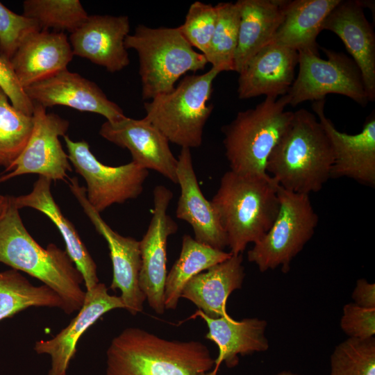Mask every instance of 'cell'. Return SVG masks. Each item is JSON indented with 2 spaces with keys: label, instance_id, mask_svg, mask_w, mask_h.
I'll list each match as a JSON object with an SVG mask.
<instances>
[{
  "label": "cell",
  "instance_id": "1",
  "mask_svg": "<svg viewBox=\"0 0 375 375\" xmlns=\"http://www.w3.org/2000/svg\"><path fill=\"white\" fill-rule=\"evenodd\" d=\"M0 262L26 273L56 292L67 315L81 308L85 296L81 274L65 250L53 243L44 248L33 238L11 196L0 217Z\"/></svg>",
  "mask_w": 375,
  "mask_h": 375
},
{
  "label": "cell",
  "instance_id": "2",
  "mask_svg": "<svg viewBox=\"0 0 375 375\" xmlns=\"http://www.w3.org/2000/svg\"><path fill=\"white\" fill-rule=\"evenodd\" d=\"M333 162L328 134L317 116L302 108L293 112L265 171L283 189L309 195L321 190L331 178Z\"/></svg>",
  "mask_w": 375,
  "mask_h": 375
},
{
  "label": "cell",
  "instance_id": "3",
  "mask_svg": "<svg viewBox=\"0 0 375 375\" xmlns=\"http://www.w3.org/2000/svg\"><path fill=\"white\" fill-rule=\"evenodd\" d=\"M278 184L269 176L225 172L211 202L230 253L241 254L267 233L279 210Z\"/></svg>",
  "mask_w": 375,
  "mask_h": 375
},
{
  "label": "cell",
  "instance_id": "4",
  "mask_svg": "<svg viewBox=\"0 0 375 375\" xmlns=\"http://www.w3.org/2000/svg\"><path fill=\"white\" fill-rule=\"evenodd\" d=\"M215 360L198 341L168 340L137 327L115 337L106 351V375H199Z\"/></svg>",
  "mask_w": 375,
  "mask_h": 375
},
{
  "label": "cell",
  "instance_id": "5",
  "mask_svg": "<svg viewBox=\"0 0 375 375\" xmlns=\"http://www.w3.org/2000/svg\"><path fill=\"white\" fill-rule=\"evenodd\" d=\"M289 103L288 94L265 97L256 107L239 112L222 127L230 170L269 175L265 171L267 160L293 116L294 112L285 110Z\"/></svg>",
  "mask_w": 375,
  "mask_h": 375
},
{
  "label": "cell",
  "instance_id": "6",
  "mask_svg": "<svg viewBox=\"0 0 375 375\" xmlns=\"http://www.w3.org/2000/svg\"><path fill=\"white\" fill-rule=\"evenodd\" d=\"M124 44L126 49H133L138 53L144 100L171 92L182 76L203 69L208 63L205 56L194 49L178 27L139 24L126 38Z\"/></svg>",
  "mask_w": 375,
  "mask_h": 375
},
{
  "label": "cell",
  "instance_id": "7",
  "mask_svg": "<svg viewBox=\"0 0 375 375\" xmlns=\"http://www.w3.org/2000/svg\"><path fill=\"white\" fill-rule=\"evenodd\" d=\"M220 72L212 67L202 74L185 76L173 90L144 103V118L169 142L190 149L200 147L204 126L213 108L207 102L213 81Z\"/></svg>",
  "mask_w": 375,
  "mask_h": 375
},
{
  "label": "cell",
  "instance_id": "8",
  "mask_svg": "<svg viewBox=\"0 0 375 375\" xmlns=\"http://www.w3.org/2000/svg\"><path fill=\"white\" fill-rule=\"evenodd\" d=\"M279 210L265 235L247 253V259L260 272L281 267L288 272L294 258L312 238L318 224L308 194L294 193L278 187Z\"/></svg>",
  "mask_w": 375,
  "mask_h": 375
},
{
  "label": "cell",
  "instance_id": "9",
  "mask_svg": "<svg viewBox=\"0 0 375 375\" xmlns=\"http://www.w3.org/2000/svg\"><path fill=\"white\" fill-rule=\"evenodd\" d=\"M322 50L327 59L309 51L299 52V72L287 94L289 105L324 100L328 94H338L366 106L369 101L361 73L353 59L342 53Z\"/></svg>",
  "mask_w": 375,
  "mask_h": 375
},
{
  "label": "cell",
  "instance_id": "10",
  "mask_svg": "<svg viewBox=\"0 0 375 375\" xmlns=\"http://www.w3.org/2000/svg\"><path fill=\"white\" fill-rule=\"evenodd\" d=\"M63 138L69 160L85 181L87 199L98 212L142 194L149 170L133 161L116 167L106 165L94 156L86 141Z\"/></svg>",
  "mask_w": 375,
  "mask_h": 375
},
{
  "label": "cell",
  "instance_id": "11",
  "mask_svg": "<svg viewBox=\"0 0 375 375\" xmlns=\"http://www.w3.org/2000/svg\"><path fill=\"white\" fill-rule=\"evenodd\" d=\"M33 127L30 138L19 158L9 172L0 176V183L27 174H37L51 181L69 179L72 168L60 137L66 135L68 120L47 108L34 104Z\"/></svg>",
  "mask_w": 375,
  "mask_h": 375
},
{
  "label": "cell",
  "instance_id": "12",
  "mask_svg": "<svg viewBox=\"0 0 375 375\" xmlns=\"http://www.w3.org/2000/svg\"><path fill=\"white\" fill-rule=\"evenodd\" d=\"M68 185L97 231L107 242L112 265V280L110 288L119 290L126 309L132 315L143 310L146 296L139 284L142 260L140 241L125 237L114 231L88 202L85 188L76 177L68 179Z\"/></svg>",
  "mask_w": 375,
  "mask_h": 375
},
{
  "label": "cell",
  "instance_id": "13",
  "mask_svg": "<svg viewBox=\"0 0 375 375\" xmlns=\"http://www.w3.org/2000/svg\"><path fill=\"white\" fill-rule=\"evenodd\" d=\"M172 192L162 185L153 191V208L148 228L140 241L141 269L139 284L149 306L158 314L165 310L164 291L167 272V244L178 231L176 222L168 215Z\"/></svg>",
  "mask_w": 375,
  "mask_h": 375
},
{
  "label": "cell",
  "instance_id": "14",
  "mask_svg": "<svg viewBox=\"0 0 375 375\" xmlns=\"http://www.w3.org/2000/svg\"><path fill=\"white\" fill-rule=\"evenodd\" d=\"M100 135L106 140L127 149L132 161L139 166L160 174L177 183L178 159L169 147L167 138L144 117L123 119L102 124Z\"/></svg>",
  "mask_w": 375,
  "mask_h": 375
},
{
  "label": "cell",
  "instance_id": "15",
  "mask_svg": "<svg viewBox=\"0 0 375 375\" xmlns=\"http://www.w3.org/2000/svg\"><path fill=\"white\" fill-rule=\"evenodd\" d=\"M33 103L45 108L64 106L99 114L114 122L126 117L122 109L110 101L93 81L67 69L25 88Z\"/></svg>",
  "mask_w": 375,
  "mask_h": 375
},
{
  "label": "cell",
  "instance_id": "16",
  "mask_svg": "<svg viewBox=\"0 0 375 375\" xmlns=\"http://www.w3.org/2000/svg\"><path fill=\"white\" fill-rule=\"evenodd\" d=\"M325 99L314 101L312 108L332 144L334 162L331 178L347 177L375 186V117L371 115L362 131L354 135L340 132L324 113Z\"/></svg>",
  "mask_w": 375,
  "mask_h": 375
},
{
  "label": "cell",
  "instance_id": "17",
  "mask_svg": "<svg viewBox=\"0 0 375 375\" xmlns=\"http://www.w3.org/2000/svg\"><path fill=\"white\" fill-rule=\"evenodd\" d=\"M129 31V19L126 15H92L70 33L69 41L74 56L113 73L129 65L124 44Z\"/></svg>",
  "mask_w": 375,
  "mask_h": 375
},
{
  "label": "cell",
  "instance_id": "18",
  "mask_svg": "<svg viewBox=\"0 0 375 375\" xmlns=\"http://www.w3.org/2000/svg\"><path fill=\"white\" fill-rule=\"evenodd\" d=\"M367 1L340 0L325 18L322 30L336 34L358 66L369 101L375 99V34L364 8Z\"/></svg>",
  "mask_w": 375,
  "mask_h": 375
},
{
  "label": "cell",
  "instance_id": "19",
  "mask_svg": "<svg viewBox=\"0 0 375 375\" xmlns=\"http://www.w3.org/2000/svg\"><path fill=\"white\" fill-rule=\"evenodd\" d=\"M108 290L102 283L86 290L83 304L70 323L52 338L35 342L34 351L51 358L48 375H66L81 335L105 313L113 309L124 308L120 297L110 295Z\"/></svg>",
  "mask_w": 375,
  "mask_h": 375
},
{
  "label": "cell",
  "instance_id": "20",
  "mask_svg": "<svg viewBox=\"0 0 375 375\" xmlns=\"http://www.w3.org/2000/svg\"><path fill=\"white\" fill-rule=\"evenodd\" d=\"M177 159V184L181 193L176 217L191 226L195 240L224 251L228 247L227 238L211 201L204 197L200 188L190 149L181 148Z\"/></svg>",
  "mask_w": 375,
  "mask_h": 375
},
{
  "label": "cell",
  "instance_id": "21",
  "mask_svg": "<svg viewBox=\"0 0 375 375\" xmlns=\"http://www.w3.org/2000/svg\"><path fill=\"white\" fill-rule=\"evenodd\" d=\"M299 53L270 42L258 51L239 73L240 99L260 95L278 98L288 94L298 65Z\"/></svg>",
  "mask_w": 375,
  "mask_h": 375
},
{
  "label": "cell",
  "instance_id": "22",
  "mask_svg": "<svg viewBox=\"0 0 375 375\" xmlns=\"http://www.w3.org/2000/svg\"><path fill=\"white\" fill-rule=\"evenodd\" d=\"M73 56L65 33L41 30L24 41L10 62L25 89L67 69Z\"/></svg>",
  "mask_w": 375,
  "mask_h": 375
},
{
  "label": "cell",
  "instance_id": "23",
  "mask_svg": "<svg viewBox=\"0 0 375 375\" xmlns=\"http://www.w3.org/2000/svg\"><path fill=\"white\" fill-rule=\"evenodd\" d=\"M51 181L39 176L28 194L13 197L19 210L31 208L45 215L55 224L65 243V251L81 274L86 290H90L99 283L97 265L81 240L72 222L62 213L51 192Z\"/></svg>",
  "mask_w": 375,
  "mask_h": 375
},
{
  "label": "cell",
  "instance_id": "24",
  "mask_svg": "<svg viewBox=\"0 0 375 375\" xmlns=\"http://www.w3.org/2000/svg\"><path fill=\"white\" fill-rule=\"evenodd\" d=\"M196 315L203 319L208 328L206 338L214 342L219 348L215 368L224 362L227 367L238 365L239 356L266 351L269 342L265 335L267 322L256 317L233 319L226 314L218 318H210L198 310Z\"/></svg>",
  "mask_w": 375,
  "mask_h": 375
},
{
  "label": "cell",
  "instance_id": "25",
  "mask_svg": "<svg viewBox=\"0 0 375 375\" xmlns=\"http://www.w3.org/2000/svg\"><path fill=\"white\" fill-rule=\"evenodd\" d=\"M245 276L242 255H233L201 272L184 286L181 297L194 303L205 315L218 318L227 313L229 295L242 288Z\"/></svg>",
  "mask_w": 375,
  "mask_h": 375
},
{
  "label": "cell",
  "instance_id": "26",
  "mask_svg": "<svg viewBox=\"0 0 375 375\" xmlns=\"http://www.w3.org/2000/svg\"><path fill=\"white\" fill-rule=\"evenodd\" d=\"M288 0H239L238 40L234 71L238 74L247 62L270 43L280 26Z\"/></svg>",
  "mask_w": 375,
  "mask_h": 375
},
{
  "label": "cell",
  "instance_id": "27",
  "mask_svg": "<svg viewBox=\"0 0 375 375\" xmlns=\"http://www.w3.org/2000/svg\"><path fill=\"white\" fill-rule=\"evenodd\" d=\"M340 1H288L283 19L272 42L298 53L309 51L319 55L317 38L325 18Z\"/></svg>",
  "mask_w": 375,
  "mask_h": 375
},
{
  "label": "cell",
  "instance_id": "28",
  "mask_svg": "<svg viewBox=\"0 0 375 375\" xmlns=\"http://www.w3.org/2000/svg\"><path fill=\"white\" fill-rule=\"evenodd\" d=\"M231 256L230 252L214 249L197 242L190 235H184L179 257L166 277L165 310L176 308L182 290L190 279Z\"/></svg>",
  "mask_w": 375,
  "mask_h": 375
},
{
  "label": "cell",
  "instance_id": "29",
  "mask_svg": "<svg viewBox=\"0 0 375 375\" xmlns=\"http://www.w3.org/2000/svg\"><path fill=\"white\" fill-rule=\"evenodd\" d=\"M30 307L64 310L60 296L48 286L33 285L19 271L0 272V321Z\"/></svg>",
  "mask_w": 375,
  "mask_h": 375
},
{
  "label": "cell",
  "instance_id": "30",
  "mask_svg": "<svg viewBox=\"0 0 375 375\" xmlns=\"http://www.w3.org/2000/svg\"><path fill=\"white\" fill-rule=\"evenodd\" d=\"M33 127V115L16 109L0 89V166L10 171L23 151Z\"/></svg>",
  "mask_w": 375,
  "mask_h": 375
},
{
  "label": "cell",
  "instance_id": "31",
  "mask_svg": "<svg viewBox=\"0 0 375 375\" xmlns=\"http://www.w3.org/2000/svg\"><path fill=\"white\" fill-rule=\"evenodd\" d=\"M217 21L209 49L205 57L212 67L234 71L238 46L240 10L236 2H222L215 6Z\"/></svg>",
  "mask_w": 375,
  "mask_h": 375
},
{
  "label": "cell",
  "instance_id": "32",
  "mask_svg": "<svg viewBox=\"0 0 375 375\" xmlns=\"http://www.w3.org/2000/svg\"><path fill=\"white\" fill-rule=\"evenodd\" d=\"M22 14L34 19L41 30L70 33L89 15L78 0H26Z\"/></svg>",
  "mask_w": 375,
  "mask_h": 375
},
{
  "label": "cell",
  "instance_id": "33",
  "mask_svg": "<svg viewBox=\"0 0 375 375\" xmlns=\"http://www.w3.org/2000/svg\"><path fill=\"white\" fill-rule=\"evenodd\" d=\"M330 375H375V338H347L330 358Z\"/></svg>",
  "mask_w": 375,
  "mask_h": 375
},
{
  "label": "cell",
  "instance_id": "34",
  "mask_svg": "<svg viewBox=\"0 0 375 375\" xmlns=\"http://www.w3.org/2000/svg\"><path fill=\"white\" fill-rule=\"evenodd\" d=\"M216 21L215 6L195 1L189 7L184 22L178 28L188 43L205 56L210 47Z\"/></svg>",
  "mask_w": 375,
  "mask_h": 375
},
{
  "label": "cell",
  "instance_id": "35",
  "mask_svg": "<svg viewBox=\"0 0 375 375\" xmlns=\"http://www.w3.org/2000/svg\"><path fill=\"white\" fill-rule=\"evenodd\" d=\"M41 31L38 23L17 14L0 1V55L10 61L24 41Z\"/></svg>",
  "mask_w": 375,
  "mask_h": 375
},
{
  "label": "cell",
  "instance_id": "36",
  "mask_svg": "<svg viewBox=\"0 0 375 375\" xmlns=\"http://www.w3.org/2000/svg\"><path fill=\"white\" fill-rule=\"evenodd\" d=\"M340 328L350 338L368 339L375 335V309L359 306L353 302L343 306Z\"/></svg>",
  "mask_w": 375,
  "mask_h": 375
},
{
  "label": "cell",
  "instance_id": "37",
  "mask_svg": "<svg viewBox=\"0 0 375 375\" xmlns=\"http://www.w3.org/2000/svg\"><path fill=\"white\" fill-rule=\"evenodd\" d=\"M0 89L11 104L22 112L32 115L34 104L20 83L10 60L0 55Z\"/></svg>",
  "mask_w": 375,
  "mask_h": 375
},
{
  "label": "cell",
  "instance_id": "38",
  "mask_svg": "<svg viewBox=\"0 0 375 375\" xmlns=\"http://www.w3.org/2000/svg\"><path fill=\"white\" fill-rule=\"evenodd\" d=\"M353 303L356 305L370 309H375V284L368 282L365 278L356 281L351 294Z\"/></svg>",
  "mask_w": 375,
  "mask_h": 375
},
{
  "label": "cell",
  "instance_id": "39",
  "mask_svg": "<svg viewBox=\"0 0 375 375\" xmlns=\"http://www.w3.org/2000/svg\"><path fill=\"white\" fill-rule=\"evenodd\" d=\"M9 199V196L0 195V217L6 208Z\"/></svg>",
  "mask_w": 375,
  "mask_h": 375
},
{
  "label": "cell",
  "instance_id": "40",
  "mask_svg": "<svg viewBox=\"0 0 375 375\" xmlns=\"http://www.w3.org/2000/svg\"><path fill=\"white\" fill-rule=\"evenodd\" d=\"M276 375H304V374H299L297 373H294L290 371H281L276 374Z\"/></svg>",
  "mask_w": 375,
  "mask_h": 375
},
{
  "label": "cell",
  "instance_id": "41",
  "mask_svg": "<svg viewBox=\"0 0 375 375\" xmlns=\"http://www.w3.org/2000/svg\"><path fill=\"white\" fill-rule=\"evenodd\" d=\"M217 369H214L212 371H208L207 372L201 373L199 375H217Z\"/></svg>",
  "mask_w": 375,
  "mask_h": 375
}]
</instances>
